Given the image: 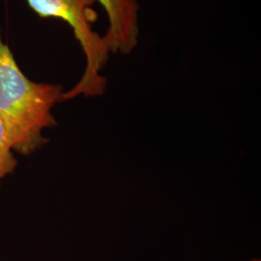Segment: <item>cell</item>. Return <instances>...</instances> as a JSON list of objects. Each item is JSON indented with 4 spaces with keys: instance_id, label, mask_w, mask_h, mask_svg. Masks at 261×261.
Segmentation results:
<instances>
[{
    "instance_id": "1",
    "label": "cell",
    "mask_w": 261,
    "mask_h": 261,
    "mask_svg": "<svg viewBox=\"0 0 261 261\" xmlns=\"http://www.w3.org/2000/svg\"><path fill=\"white\" fill-rule=\"evenodd\" d=\"M63 93L61 84L29 80L0 35V118L13 151L29 156L47 143L42 132L56 126L51 110Z\"/></svg>"
},
{
    "instance_id": "2",
    "label": "cell",
    "mask_w": 261,
    "mask_h": 261,
    "mask_svg": "<svg viewBox=\"0 0 261 261\" xmlns=\"http://www.w3.org/2000/svg\"><path fill=\"white\" fill-rule=\"evenodd\" d=\"M29 8L42 19L63 20L73 29L74 35L85 56L84 75L75 86L62 95L61 102L84 97L102 96L107 80L100 72L107 64L110 50L103 36L94 31L98 13L94 10L96 0H25Z\"/></svg>"
},
{
    "instance_id": "3",
    "label": "cell",
    "mask_w": 261,
    "mask_h": 261,
    "mask_svg": "<svg viewBox=\"0 0 261 261\" xmlns=\"http://www.w3.org/2000/svg\"><path fill=\"white\" fill-rule=\"evenodd\" d=\"M109 19L103 39L111 54L130 55L139 43V9L137 0H96Z\"/></svg>"
},
{
    "instance_id": "4",
    "label": "cell",
    "mask_w": 261,
    "mask_h": 261,
    "mask_svg": "<svg viewBox=\"0 0 261 261\" xmlns=\"http://www.w3.org/2000/svg\"><path fill=\"white\" fill-rule=\"evenodd\" d=\"M18 163V159L14 156L4 124L0 118V187L2 180L15 171Z\"/></svg>"
},
{
    "instance_id": "5",
    "label": "cell",
    "mask_w": 261,
    "mask_h": 261,
    "mask_svg": "<svg viewBox=\"0 0 261 261\" xmlns=\"http://www.w3.org/2000/svg\"><path fill=\"white\" fill-rule=\"evenodd\" d=\"M252 261H260V260H257V259H254V260H252Z\"/></svg>"
}]
</instances>
